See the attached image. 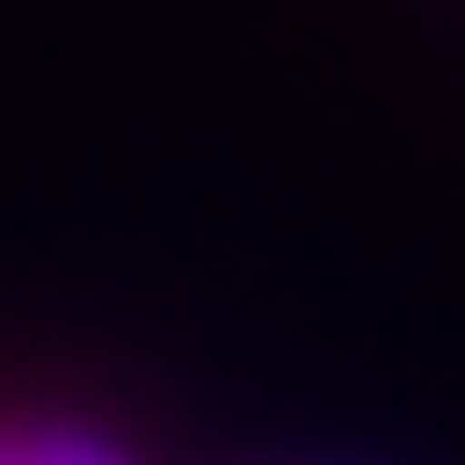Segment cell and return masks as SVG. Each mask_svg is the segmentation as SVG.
<instances>
[{"label":"cell","mask_w":465,"mask_h":465,"mask_svg":"<svg viewBox=\"0 0 465 465\" xmlns=\"http://www.w3.org/2000/svg\"><path fill=\"white\" fill-rule=\"evenodd\" d=\"M0 465H140V456L112 447L103 429H19L0 438Z\"/></svg>","instance_id":"6da1fadb"}]
</instances>
